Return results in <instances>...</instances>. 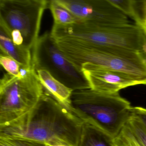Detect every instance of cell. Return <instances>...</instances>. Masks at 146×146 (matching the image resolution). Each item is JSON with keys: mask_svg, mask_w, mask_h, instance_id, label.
Returning a JSON list of instances; mask_svg holds the SVG:
<instances>
[{"mask_svg": "<svg viewBox=\"0 0 146 146\" xmlns=\"http://www.w3.org/2000/svg\"><path fill=\"white\" fill-rule=\"evenodd\" d=\"M114 142L115 146H140L125 125L114 138Z\"/></svg>", "mask_w": 146, "mask_h": 146, "instance_id": "obj_17", "label": "cell"}, {"mask_svg": "<svg viewBox=\"0 0 146 146\" xmlns=\"http://www.w3.org/2000/svg\"><path fill=\"white\" fill-rule=\"evenodd\" d=\"M142 29H146V1H143Z\"/></svg>", "mask_w": 146, "mask_h": 146, "instance_id": "obj_20", "label": "cell"}, {"mask_svg": "<svg viewBox=\"0 0 146 146\" xmlns=\"http://www.w3.org/2000/svg\"><path fill=\"white\" fill-rule=\"evenodd\" d=\"M36 70L44 69L73 91L90 89L82 71L66 58L57 46L50 32L39 36L33 50Z\"/></svg>", "mask_w": 146, "mask_h": 146, "instance_id": "obj_7", "label": "cell"}, {"mask_svg": "<svg viewBox=\"0 0 146 146\" xmlns=\"http://www.w3.org/2000/svg\"><path fill=\"white\" fill-rule=\"evenodd\" d=\"M1 53L14 59L26 67L34 66L33 51L15 45L9 35L0 29Z\"/></svg>", "mask_w": 146, "mask_h": 146, "instance_id": "obj_11", "label": "cell"}, {"mask_svg": "<svg viewBox=\"0 0 146 146\" xmlns=\"http://www.w3.org/2000/svg\"><path fill=\"white\" fill-rule=\"evenodd\" d=\"M82 71L91 89L104 94H116L127 87L141 84L137 79L127 73L91 63L82 64Z\"/></svg>", "mask_w": 146, "mask_h": 146, "instance_id": "obj_9", "label": "cell"}, {"mask_svg": "<svg viewBox=\"0 0 146 146\" xmlns=\"http://www.w3.org/2000/svg\"><path fill=\"white\" fill-rule=\"evenodd\" d=\"M0 63L7 73L21 78V71L23 66L10 56L1 53Z\"/></svg>", "mask_w": 146, "mask_h": 146, "instance_id": "obj_16", "label": "cell"}, {"mask_svg": "<svg viewBox=\"0 0 146 146\" xmlns=\"http://www.w3.org/2000/svg\"><path fill=\"white\" fill-rule=\"evenodd\" d=\"M131 114L139 119L146 129V108L141 107H131Z\"/></svg>", "mask_w": 146, "mask_h": 146, "instance_id": "obj_19", "label": "cell"}, {"mask_svg": "<svg viewBox=\"0 0 146 146\" xmlns=\"http://www.w3.org/2000/svg\"><path fill=\"white\" fill-rule=\"evenodd\" d=\"M48 8L53 17L54 24L66 26L78 22L77 19L69 11L58 5L55 0H49Z\"/></svg>", "mask_w": 146, "mask_h": 146, "instance_id": "obj_14", "label": "cell"}, {"mask_svg": "<svg viewBox=\"0 0 146 146\" xmlns=\"http://www.w3.org/2000/svg\"><path fill=\"white\" fill-rule=\"evenodd\" d=\"M0 146H49L47 144L25 139L0 137Z\"/></svg>", "mask_w": 146, "mask_h": 146, "instance_id": "obj_18", "label": "cell"}, {"mask_svg": "<svg viewBox=\"0 0 146 146\" xmlns=\"http://www.w3.org/2000/svg\"><path fill=\"white\" fill-rule=\"evenodd\" d=\"M49 146H68L66 145H64V144H52V145H48Z\"/></svg>", "mask_w": 146, "mask_h": 146, "instance_id": "obj_21", "label": "cell"}, {"mask_svg": "<svg viewBox=\"0 0 146 146\" xmlns=\"http://www.w3.org/2000/svg\"><path fill=\"white\" fill-rule=\"evenodd\" d=\"M44 90L36 70L22 78L4 74L0 81V128L8 126L30 111Z\"/></svg>", "mask_w": 146, "mask_h": 146, "instance_id": "obj_5", "label": "cell"}, {"mask_svg": "<svg viewBox=\"0 0 146 146\" xmlns=\"http://www.w3.org/2000/svg\"><path fill=\"white\" fill-rule=\"evenodd\" d=\"M36 71L44 89L62 106L71 111V98L73 90L55 79L46 70L40 69Z\"/></svg>", "mask_w": 146, "mask_h": 146, "instance_id": "obj_10", "label": "cell"}, {"mask_svg": "<svg viewBox=\"0 0 146 146\" xmlns=\"http://www.w3.org/2000/svg\"><path fill=\"white\" fill-rule=\"evenodd\" d=\"M53 38L69 37L92 45L114 47L146 52V39L143 29L136 24L98 25L77 22L66 26L54 24Z\"/></svg>", "mask_w": 146, "mask_h": 146, "instance_id": "obj_4", "label": "cell"}, {"mask_svg": "<svg viewBox=\"0 0 146 146\" xmlns=\"http://www.w3.org/2000/svg\"><path fill=\"white\" fill-rule=\"evenodd\" d=\"M49 0H0V29L19 31L24 46L33 50L39 38L42 19Z\"/></svg>", "mask_w": 146, "mask_h": 146, "instance_id": "obj_6", "label": "cell"}, {"mask_svg": "<svg viewBox=\"0 0 146 146\" xmlns=\"http://www.w3.org/2000/svg\"><path fill=\"white\" fill-rule=\"evenodd\" d=\"M53 38L62 53L80 71L82 64L91 63L127 73L146 85L143 54L120 48L94 46L69 37Z\"/></svg>", "mask_w": 146, "mask_h": 146, "instance_id": "obj_2", "label": "cell"}, {"mask_svg": "<svg viewBox=\"0 0 146 146\" xmlns=\"http://www.w3.org/2000/svg\"><path fill=\"white\" fill-rule=\"evenodd\" d=\"M114 138L97 126L83 121L78 146H115Z\"/></svg>", "mask_w": 146, "mask_h": 146, "instance_id": "obj_12", "label": "cell"}, {"mask_svg": "<svg viewBox=\"0 0 146 146\" xmlns=\"http://www.w3.org/2000/svg\"><path fill=\"white\" fill-rule=\"evenodd\" d=\"M125 125L140 146H146V129L141 121L131 114Z\"/></svg>", "mask_w": 146, "mask_h": 146, "instance_id": "obj_15", "label": "cell"}, {"mask_svg": "<svg viewBox=\"0 0 146 146\" xmlns=\"http://www.w3.org/2000/svg\"><path fill=\"white\" fill-rule=\"evenodd\" d=\"M78 22L98 25L130 23L128 18L108 0H55Z\"/></svg>", "mask_w": 146, "mask_h": 146, "instance_id": "obj_8", "label": "cell"}, {"mask_svg": "<svg viewBox=\"0 0 146 146\" xmlns=\"http://www.w3.org/2000/svg\"><path fill=\"white\" fill-rule=\"evenodd\" d=\"M143 29V31H144V34H145V37H146V29ZM143 54H144V56H145V58H146V52L145 53Z\"/></svg>", "mask_w": 146, "mask_h": 146, "instance_id": "obj_22", "label": "cell"}, {"mask_svg": "<svg viewBox=\"0 0 146 146\" xmlns=\"http://www.w3.org/2000/svg\"><path fill=\"white\" fill-rule=\"evenodd\" d=\"M71 100L74 113L113 138L119 134L131 116L130 103L119 93L104 94L91 89L75 90Z\"/></svg>", "mask_w": 146, "mask_h": 146, "instance_id": "obj_3", "label": "cell"}, {"mask_svg": "<svg viewBox=\"0 0 146 146\" xmlns=\"http://www.w3.org/2000/svg\"><path fill=\"white\" fill-rule=\"evenodd\" d=\"M114 7L121 11L126 16H129L141 27V11L138 1L134 0H108Z\"/></svg>", "mask_w": 146, "mask_h": 146, "instance_id": "obj_13", "label": "cell"}, {"mask_svg": "<svg viewBox=\"0 0 146 146\" xmlns=\"http://www.w3.org/2000/svg\"><path fill=\"white\" fill-rule=\"evenodd\" d=\"M83 124L79 117L45 89L30 111L0 128V137L31 140L48 145L78 146Z\"/></svg>", "mask_w": 146, "mask_h": 146, "instance_id": "obj_1", "label": "cell"}]
</instances>
